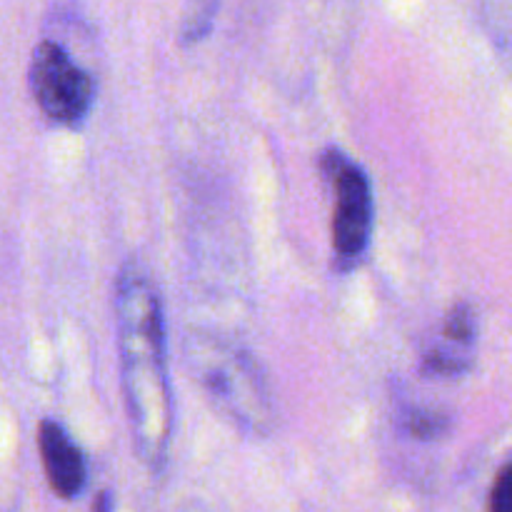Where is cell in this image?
<instances>
[{
    "instance_id": "cell-1",
    "label": "cell",
    "mask_w": 512,
    "mask_h": 512,
    "mask_svg": "<svg viewBox=\"0 0 512 512\" xmlns=\"http://www.w3.org/2000/svg\"><path fill=\"white\" fill-rule=\"evenodd\" d=\"M115 333L130 433L140 460L153 473L165 468L175 410L165 350L163 303L148 270L125 260L115 278Z\"/></svg>"
},
{
    "instance_id": "cell-7",
    "label": "cell",
    "mask_w": 512,
    "mask_h": 512,
    "mask_svg": "<svg viewBox=\"0 0 512 512\" xmlns=\"http://www.w3.org/2000/svg\"><path fill=\"white\" fill-rule=\"evenodd\" d=\"M475 333H478V323H475V313L468 303H458L445 318L443 338L455 348L470 350L475 343Z\"/></svg>"
},
{
    "instance_id": "cell-10",
    "label": "cell",
    "mask_w": 512,
    "mask_h": 512,
    "mask_svg": "<svg viewBox=\"0 0 512 512\" xmlns=\"http://www.w3.org/2000/svg\"><path fill=\"white\" fill-rule=\"evenodd\" d=\"M490 512H512V463L505 465L490 490Z\"/></svg>"
},
{
    "instance_id": "cell-11",
    "label": "cell",
    "mask_w": 512,
    "mask_h": 512,
    "mask_svg": "<svg viewBox=\"0 0 512 512\" xmlns=\"http://www.w3.org/2000/svg\"><path fill=\"white\" fill-rule=\"evenodd\" d=\"M93 512H113V498H110L108 490H103V493H100L98 498H95Z\"/></svg>"
},
{
    "instance_id": "cell-8",
    "label": "cell",
    "mask_w": 512,
    "mask_h": 512,
    "mask_svg": "<svg viewBox=\"0 0 512 512\" xmlns=\"http://www.w3.org/2000/svg\"><path fill=\"white\" fill-rule=\"evenodd\" d=\"M468 368V350L455 348V345L428 350L423 358V373L428 375H445V378H453V375H463Z\"/></svg>"
},
{
    "instance_id": "cell-9",
    "label": "cell",
    "mask_w": 512,
    "mask_h": 512,
    "mask_svg": "<svg viewBox=\"0 0 512 512\" xmlns=\"http://www.w3.org/2000/svg\"><path fill=\"white\" fill-rule=\"evenodd\" d=\"M403 428L418 440H435L450 430V418L435 410L413 408L403 415Z\"/></svg>"
},
{
    "instance_id": "cell-4",
    "label": "cell",
    "mask_w": 512,
    "mask_h": 512,
    "mask_svg": "<svg viewBox=\"0 0 512 512\" xmlns=\"http://www.w3.org/2000/svg\"><path fill=\"white\" fill-rule=\"evenodd\" d=\"M30 93L55 125L78 128L93 110L95 83L55 40H43L30 58Z\"/></svg>"
},
{
    "instance_id": "cell-6",
    "label": "cell",
    "mask_w": 512,
    "mask_h": 512,
    "mask_svg": "<svg viewBox=\"0 0 512 512\" xmlns=\"http://www.w3.org/2000/svg\"><path fill=\"white\" fill-rule=\"evenodd\" d=\"M220 0H185L180 20V43L198 45L210 35Z\"/></svg>"
},
{
    "instance_id": "cell-5",
    "label": "cell",
    "mask_w": 512,
    "mask_h": 512,
    "mask_svg": "<svg viewBox=\"0 0 512 512\" xmlns=\"http://www.w3.org/2000/svg\"><path fill=\"white\" fill-rule=\"evenodd\" d=\"M38 450L53 493L63 500L78 498L88 480V468H85L83 453L70 440L63 425L55 420H40Z\"/></svg>"
},
{
    "instance_id": "cell-2",
    "label": "cell",
    "mask_w": 512,
    "mask_h": 512,
    "mask_svg": "<svg viewBox=\"0 0 512 512\" xmlns=\"http://www.w3.org/2000/svg\"><path fill=\"white\" fill-rule=\"evenodd\" d=\"M183 355L195 383L235 428L255 438L273 433L278 423L273 388L250 350L213 330H190Z\"/></svg>"
},
{
    "instance_id": "cell-3",
    "label": "cell",
    "mask_w": 512,
    "mask_h": 512,
    "mask_svg": "<svg viewBox=\"0 0 512 512\" xmlns=\"http://www.w3.org/2000/svg\"><path fill=\"white\" fill-rule=\"evenodd\" d=\"M323 173L333 183V250L340 268H355L368 253L373 238V185L358 163L340 150L323 155Z\"/></svg>"
}]
</instances>
